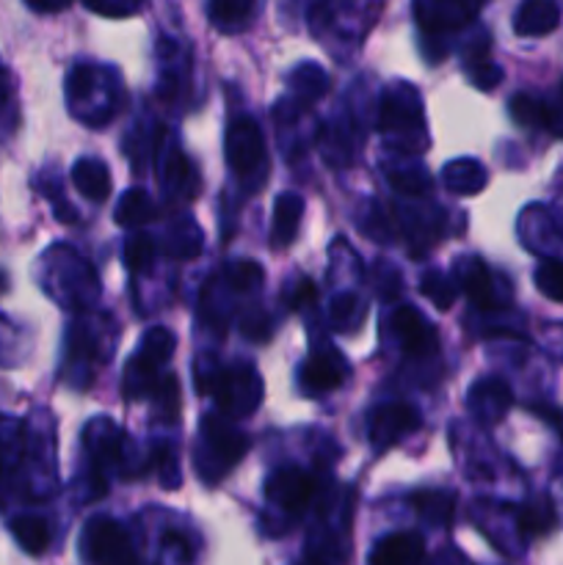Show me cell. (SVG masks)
I'll return each mask as SVG.
<instances>
[{"mask_svg":"<svg viewBox=\"0 0 563 565\" xmlns=\"http://www.w3.org/2000/svg\"><path fill=\"white\" fill-rule=\"evenodd\" d=\"M81 555L92 565H136V555L119 522L105 516L88 519L81 533Z\"/></svg>","mask_w":563,"mask_h":565,"instance_id":"7a4b0ae2","label":"cell"},{"mask_svg":"<svg viewBox=\"0 0 563 565\" xmlns=\"http://www.w3.org/2000/svg\"><path fill=\"white\" fill-rule=\"evenodd\" d=\"M392 326L397 331V340H401L403 351L408 356H431L434 351H439V340H436V331L417 309L401 307L392 315Z\"/></svg>","mask_w":563,"mask_h":565,"instance_id":"52a82bcc","label":"cell"},{"mask_svg":"<svg viewBox=\"0 0 563 565\" xmlns=\"http://www.w3.org/2000/svg\"><path fill=\"white\" fill-rule=\"evenodd\" d=\"M561 11L550 0H530V3L519 6L517 17H513V31L519 36H546L557 28Z\"/></svg>","mask_w":563,"mask_h":565,"instance_id":"7c38bea8","label":"cell"},{"mask_svg":"<svg viewBox=\"0 0 563 565\" xmlns=\"http://www.w3.org/2000/svg\"><path fill=\"white\" fill-rule=\"evenodd\" d=\"M25 6L36 14H59L70 9V0H25Z\"/></svg>","mask_w":563,"mask_h":565,"instance_id":"83f0119b","label":"cell"},{"mask_svg":"<svg viewBox=\"0 0 563 565\" xmlns=\"http://www.w3.org/2000/svg\"><path fill=\"white\" fill-rule=\"evenodd\" d=\"M475 14H478V6H464V3H419V6H414V17H417L419 28L428 33L453 31V28L467 25Z\"/></svg>","mask_w":563,"mask_h":565,"instance_id":"8fae6325","label":"cell"},{"mask_svg":"<svg viewBox=\"0 0 563 565\" xmlns=\"http://www.w3.org/2000/svg\"><path fill=\"white\" fill-rule=\"evenodd\" d=\"M304 213V202L296 196V193H282L276 199L274 207V230H270V241H274L276 248L290 246V241L298 232V218Z\"/></svg>","mask_w":563,"mask_h":565,"instance_id":"9a60e30c","label":"cell"},{"mask_svg":"<svg viewBox=\"0 0 563 565\" xmlns=\"http://www.w3.org/2000/svg\"><path fill=\"white\" fill-rule=\"evenodd\" d=\"M511 116L517 125L522 127H546L550 125V108H546L541 99L530 97V94H517V97L508 103Z\"/></svg>","mask_w":563,"mask_h":565,"instance_id":"44dd1931","label":"cell"},{"mask_svg":"<svg viewBox=\"0 0 563 565\" xmlns=\"http://www.w3.org/2000/svg\"><path fill=\"white\" fill-rule=\"evenodd\" d=\"M304 565H312V563H309V561H307V563H304Z\"/></svg>","mask_w":563,"mask_h":565,"instance_id":"f546056e","label":"cell"},{"mask_svg":"<svg viewBox=\"0 0 563 565\" xmlns=\"http://www.w3.org/2000/svg\"><path fill=\"white\" fill-rule=\"evenodd\" d=\"M412 505L431 524H447L453 519V497L442 491H419L412 497Z\"/></svg>","mask_w":563,"mask_h":565,"instance_id":"ffe728a7","label":"cell"},{"mask_svg":"<svg viewBox=\"0 0 563 565\" xmlns=\"http://www.w3.org/2000/svg\"><path fill=\"white\" fill-rule=\"evenodd\" d=\"M202 456L199 461H215L213 467H219V478L221 475L230 472L248 450V439L246 434L235 428L232 423L221 417H208L202 423Z\"/></svg>","mask_w":563,"mask_h":565,"instance_id":"3957f363","label":"cell"},{"mask_svg":"<svg viewBox=\"0 0 563 565\" xmlns=\"http://www.w3.org/2000/svg\"><path fill=\"white\" fill-rule=\"evenodd\" d=\"M11 75H9V70H3V66H0V108H3L6 103H9L11 99Z\"/></svg>","mask_w":563,"mask_h":565,"instance_id":"f1b7e54d","label":"cell"},{"mask_svg":"<svg viewBox=\"0 0 563 565\" xmlns=\"http://www.w3.org/2000/svg\"><path fill=\"white\" fill-rule=\"evenodd\" d=\"M226 279H230V285L235 290L248 292L263 281V268L257 263H252V259H241V263H232L226 268Z\"/></svg>","mask_w":563,"mask_h":565,"instance_id":"d4e9b609","label":"cell"},{"mask_svg":"<svg viewBox=\"0 0 563 565\" xmlns=\"http://www.w3.org/2000/svg\"><path fill=\"white\" fill-rule=\"evenodd\" d=\"M348 364L337 356V351L329 353H312L307 359V364L301 367V384L307 386V392L320 395V392H331L346 381Z\"/></svg>","mask_w":563,"mask_h":565,"instance_id":"30bf717a","label":"cell"},{"mask_svg":"<svg viewBox=\"0 0 563 565\" xmlns=\"http://www.w3.org/2000/svg\"><path fill=\"white\" fill-rule=\"evenodd\" d=\"M419 428V414L417 408H412L408 403H386V406H379L373 414H370L368 434L370 441L379 452L390 450L406 434Z\"/></svg>","mask_w":563,"mask_h":565,"instance_id":"277c9868","label":"cell"},{"mask_svg":"<svg viewBox=\"0 0 563 565\" xmlns=\"http://www.w3.org/2000/svg\"><path fill=\"white\" fill-rule=\"evenodd\" d=\"M469 77H472L475 86H480L484 92H491V88L502 81V72L497 70L495 64H489V61H484V64H480V61H475L472 70H469Z\"/></svg>","mask_w":563,"mask_h":565,"instance_id":"484cf974","label":"cell"},{"mask_svg":"<svg viewBox=\"0 0 563 565\" xmlns=\"http://www.w3.org/2000/svg\"><path fill=\"white\" fill-rule=\"evenodd\" d=\"M155 259V243L149 235H132L125 246V263L130 268V274H141V270H149Z\"/></svg>","mask_w":563,"mask_h":565,"instance_id":"cb8c5ba5","label":"cell"},{"mask_svg":"<svg viewBox=\"0 0 563 565\" xmlns=\"http://www.w3.org/2000/svg\"><path fill=\"white\" fill-rule=\"evenodd\" d=\"M265 158V143L252 119L232 121L226 130V163L237 174H252Z\"/></svg>","mask_w":563,"mask_h":565,"instance_id":"8992f818","label":"cell"},{"mask_svg":"<svg viewBox=\"0 0 563 565\" xmlns=\"http://www.w3.org/2000/svg\"><path fill=\"white\" fill-rule=\"evenodd\" d=\"M11 535L28 555H44L50 546V524L36 513H22L11 522Z\"/></svg>","mask_w":563,"mask_h":565,"instance_id":"2e32d148","label":"cell"},{"mask_svg":"<svg viewBox=\"0 0 563 565\" xmlns=\"http://www.w3.org/2000/svg\"><path fill=\"white\" fill-rule=\"evenodd\" d=\"M535 287L541 290V296H546L550 301L563 303V263L557 259H544V263L535 268Z\"/></svg>","mask_w":563,"mask_h":565,"instance_id":"603a6c76","label":"cell"},{"mask_svg":"<svg viewBox=\"0 0 563 565\" xmlns=\"http://www.w3.org/2000/svg\"><path fill=\"white\" fill-rule=\"evenodd\" d=\"M425 544L414 533H392L370 552V565H423Z\"/></svg>","mask_w":563,"mask_h":565,"instance_id":"9c48e42d","label":"cell"},{"mask_svg":"<svg viewBox=\"0 0 563 565\" xmlns=\"http://www.w3.org/2000/svg\"><path fill=\"white\" fill-rule=\"evenodd\" d=\"M461 276V290L467 292L469 301L480 309H495L497 296H495V281H491L489 268H486L484 259H467V265L458 268Z\"/></svg>","mask_w":563,"mask_h":565,"instance_id":"4fadbf2b","label":"cell"},{"mask_svg":"<svg viewBox=\"0 0 563 565\" xmlns=\"http://www.w3.org/2000/svg\"><path fill=\"white\" fill-rule=\"evenodd\" d=\"M419 290H423V296L428 298L436 309H442V312H447V309L453 307V301H456V287H453V281L447 279L445 274H436V270L423 276Z\"/></svg>","mask_w":563,"mask_h":565,"instance_id":"7402d4cb","label":"cell"},{"mask_svg":"<svg viewBox=\"0 0 563 565\" xmlns=\"http://www.w3.org/2000/svg\"><path fill=\"white\" fill-rule=\"evenodd\" d=\"M557 516H555V505H552V500L546 494H539L533 497V500H528L522 505V511H519L517 516V524L519 530H522L524 535H546L552 527H555Z\"/></svg>","mask_w":563,"mask_h":565,"instance_id":"e0dca14e","label":"cell"},{"mask_svg":"<svg viewBox=\"0 0 563 565\" xmlns=\"http://www.w3.org/2000/svg\"><path fill=\"white\" fill-rule=\"evenodd\" d=\"M86 9L103 17H130L138 11V3H127V0H121V3H114V0H105V3H99V0H86Z\"/></svg>","mask_w":563,"mask_h":565,"instance_id":"4316f807","label":"cell"},{"mask_svg":"<svg viewBox=\"0 0 563 565\" xmlns=\"http://www.w3.org/2000/svg\"><path fill=\"white\" fill-rule=\"evenodd\" d=\"M174 345V334L166 329H152L144 337L136 359L125 370V397L138 401V397L152 390L155 381H158V370L169 362Z\"/></svg>","mask_w":563,"mask_h":565,"instance_id":"6da1fadb","label":"cell"},{"mask_svg":"<svg viewBox=\"0 0 563 565\" xmlns=\"http://www.w3.org/2000/svg\"><path fill=\"white\" fill-rule=\"evenodd\" d=\"M257 6L252 0H219L208 6V14L221 33H237L248 25Z\"/></svg>","mask_w":563,"mask_h":565,"instance_id":"ac0fdd59","label":"cell"},{"mask_svg":"<svg viewBox=\"0 0 563 565\" xmlns=\"http://www.w3.org/2000/svg\"><path fill=\"white\" fill-rule=\"evenodd\" d=\"M469 412L486 425H497L511 408V390H508L502 381H478V384L469 390V401H467Z\"/></svg>","mask_w":563,"mask_h":565,"instance_id":"ba28073f","label":"cell"},{"mask_svg":"<svg viewBox=\"0 0 563 565\" xmlns=\"http://www.w3.org/2000/svg\"><path fill=\"white\" fill-rule=\"evenodd\" d=\"M315 494V480L296 467H282L265 480V497L282 511L298 513L309 505Z\"/></svg>","mask_w":563,"mask_h":565,"instance_id":"5b68a950","label":"cell"},{"mask_svg":"<svg viewBox=\"0 0 563 565\" xmlns=\"http://www.w3.org/2000/svg\"><path fill=\"white\" fill-rule=\"evenodd\" d=\"M72 182L77 191L92 202H103L110 193V171L108 166L94 158H83L72 166Z\"/></svg>","mask_w":563,"mask_h":565,"instance_id":"5bb4252c","label":"cell"},{"mask_svg":"<svg viewBox=\"0 0 563 565\" xmlns=\"http://www.w3.org/2000/svg\"><path fill=\"white\" fill-rule=\"evenodd\" d=\"M149 218H155V207L141 188L127 191L125 196L119 199V204H116V221H119L121 226H141L147 224Z\"/></svg>","mask_w":563,"mask_h":565,"instance_id":"d6986e66","label":"cell"}]
</instances>
